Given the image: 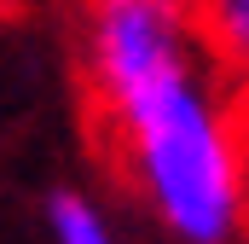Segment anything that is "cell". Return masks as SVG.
Returning a JSON list of instances; mask_svg holds the SVG:
<instances>
[{"mask_svg":"<svg viewBox=\"0 0 249 244\" xmlns=\"http://www.w3.org/2000/svg\"><path fill=\"white\" fill-rule=\"evenodd\" d=\"M81 64L151 215L180 244H232L244 151L203 41V0H87Z\"/></svg>","mask_w":249,"mask_h":244,"instance_id":"obj_1","label":"cell"},{"mask_svg":"<svg viewBox=\"0 0 249 244\" xmlns=\"http://www.w3.org/2000/svg\"><path fill=\"white\" fill-rule=\"evenodd\" d=\"M203 41L226 81H249V0H203Z\"/></svg>","mask_w":249,"mask_h":244,"instance_id":"obj_2","label":"cell"},{"mask_svg":"<svg viewBox=\"0 0 249 244\" xmlns=\"http://www.w3.org/2000/svg\"><path fill=\"white\" fill-rule=\"evenodd\" d=\"M47 227H53L58 244H116L110 221L99 215V203L81 198V192H53L47 198Z\"/></svg>","mask_w":249,"mask_h":244,"instance_id":"obj_3","label":"cell"}]
</instances>
